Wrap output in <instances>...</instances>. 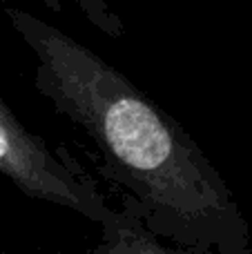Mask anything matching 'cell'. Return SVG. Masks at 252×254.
Instances as JSON below:
<instances>
[{"mask_svg": "<svg viewBox=\"0 0 252 254\" xmlns=\"http://www.w3.org/2000/svg\"><path fill=\"white\" fill-rule=\"evenodd\" d=\"M4 13L36 61V89L92 140L121 210L188 254H250L235 194L186 127L63 29L16 7Z\"/></svg>", "mask_w": 252, "mask_h": 254, "instance_id": "cell-1", "label": "cell"}, {"mask_svg": "<svg viewBox=\"0 0 252 254\" xmlns=\"http://www.w3.org/2000/svg\"><path fill=\"white\" fill-rule=\"evenodd\" d=\"M0 176L34 201L56 205L101 228L114 207L96 181L65 147H52L27 129L0 96Z\"/></svg>", "mask_w": 252, "mask_h": 254, "instance_id": "cell-2", "label": "cell"}, {"mask_svg": "<svg viewBox=\"0 0 252 254\" xmlns=\"http://www.w3.org/2000/svg\"><path fill=\"white\" fill-rule=\"evenodd\" d=\"M92 254H188L150 234L134 216L119 207L114 219L101 225L98 243Z\"/></svg>", "mask_w": 252, "mask_h": 254, "instance_id": "cell-3", "label": "cell"}, {"mask_svg": "<svg viewBox=\"0 0 252 254\" xmlns=\"http://www.w3.org/2000/svg\"><path fill=\"white\" fill-rule=\"evenodd\" d=\"M43 2L47 4L52 11H56V13L63 11V0H43ZM76 4H78L80 11H83L85 16H87L89 20L103 31V34L116 36V38L123 36V31H125L123 22L119 20V16H116L103 0H76Z\"/></svg>", "mask_w": 252, "mask_h": 254, "instance_id": "cell-4", "label": "cell"}]
</instances>
